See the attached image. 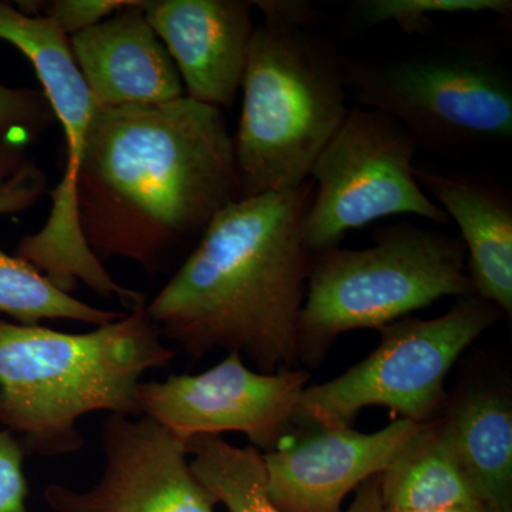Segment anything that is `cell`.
Wrapping results in <instances>:
<instances>
[{
    "instance_id": "cell-21",
    "label": "cell",
    "mask_w": 512,
    "mask_h": 512,
    "mask_svg": "<svg viewBox=\"0 0 512 512\" xmlns=\"http://www.w3.org/2000/svg\"><path fill=\"white\" fill-rule=\"evenodd\" d=\"M55 121L45 94L0 84V140L33 143Z\"/></svg>"
},
{
    "instance_id": "cell-4",
    "label": "cell",
    "mask_w": 512,
    "mask_h": 512,
    "mask_svg": "<svg viewBox=\"0 0 512 512\" xmlns=\"http://www.w3.org/2000/svg\"><path fill=\"white\" fill-rule=\"evenodd\" d=\"M241 89L238 200L301 187L348 114L345 56L318 26L264 18Z\"/></svg>"
},
{
    "instance_id": "cell-24",
    "label": "cell",
    "mask_w": 512,
    "mask_h": 512,
    "mask_svg": "<svg viewBox=\"0 0 512 512\" xmlns=\"http://www.w3.org/2000/svg\"><path fill=\"white\" fill-rule=\"evenodd\" d=\"M252 6L261 10L264 18L281 20L299 26H319L318 9L302 0H256Z\"/></svg>"
},
{
    "instance_id": "cell-14",
    "label": "cell",
    "mask_w": 512,
    "mask_h": 512,
    "mask_svg": "<svg viewBox=\"0 0 512 512\" xmlns=\"http://www.w3.org/2000/svg\"><path fill=\"white\" fill-rule=\"evenodd\" d=\"M96 107L157 106L185 96L180 73L141 8L128 5L69 37Z\"/></svg>"
},
{
    "instance_id": "cell-26",
    "label": "cell",
    "mask_w": 512,
    "mask_h": 512,
    "mask_svg": "<svg viewBox=\"0 0 512 512\" xmlns=\"http://www.w3.org/2000/svg\"><path fill=\"white\" fill-rule=\"evenodd\" d=\"M377 512H491L484 507L483 504L477 505H467V507H454L447 508V510H437V511H399V510H390V508H380Z\"/></svg>"
},
{
    "instance_id": "cell-6",
    "label": "cell",
    "mask_w": 512,
    "mask_h": 512,
    "mask_svg": "<svg viewBox=\"0 0 512 512\" xmlns=\"http://www.w3.org/2000/svg\"><path fill=\"white\" fill-rule=\"evenodd\" d=\"M345 84L360 106L394 117L424 150L451 154L512 138L510 66L484 40H450L399 56H345Z\"/></svg>"
},
{
    "instance_id": "cell-11",
    "label": "cell",
    "mask_w": 512,
    "mask_h": 512,
    "mask_svg": "<svg viewBox=\"0 0 512 512\" xmlns=\"http://www.w3.org/2000/svg\"><path fill=\"white\" fill-rule=\"evenodd\" d=\"M103 468L89 490L47 485L53 512H215L192 473L184 441L148 417L110 414L101 429Z\"/></svg>"
},
{
    "instance_id": "cell-17",
    "label": "cell",
    "mask_w": 512,
    "mask_h": 512,
    "mask_svg": "<svg viewBox=\"0 0 512 512\" xmlns=\"http://www.w3.org/2000/svg\"><path fill=\"white\" fill-rule=\"evenodd\" d=\"M47 192V178L33 161L0 180V217L28 210ZM0 313L26 326L46 319H67L101 326L123 318L126 312L94 308L60 291L45 275L16 255L0 249Z\"/></svg>"
},
{
    "instance_id": "cell-15",
    "label": "cell",
    "mask_w": 512,
    "mask_h": 512,
    "mask_svg": "<svg viewBox=\"0 0 512 512\" xmlns=\"http://www.w3.org/2000/svg\"><path fill=\"white\" fill-rule=\"evenodd\" d=\"M421 188L458 225L474 295L512 315V197L503 185L414 165Z\"/></svg>"
},
{
    "instance_id": "cell-13",
    "label": "cell",
    "mask_w": 512,
    "mask_h": 512,
    "mask_svg": "<svg viewBox=\"0 0 512 512\" xmlns=\"http://www.w3.org/2000/svg\"><path fill=\"white\" fill-rule=\"evenodd\" d=\"M185 96L217 109L237 100L256 26L248 0H141Z\"/></svg>"
},
{
    "instance_id": "cell-12",
    "label": "cell",
    "mask_w": 512,
    "mask_h": 512,
    "mask_svg": "<svg viewBox=\"0 0 512 512\" xmlns=\"http://www.w3.org/2000/svg\"><path fill=\"white\" fill-rule=\"evenodd\" d=\"M426 424L399 419L370 434L301 427L262 454L266 494L282 512H342L346 495L383 474Z\"/></svg>"
},
{
    "instance_id": "cell-23",
    "label": "cell",
    "mask_w": 512,
    "mask_h": 512,
    "mask_svg": "<svg viewBox=\"0 0 512 512\" xmlns=\"http://www.w3.org/2000/svg\"><path fill=\"white\" fill-rule=\"evenodd\" d=\"M25 456L18 437L0 426V512H29Z\"/></svg>"
},
{
    "instance_id": "cell-1",
    "label": "cell",
    "mask_w": 512,
    "mask_h": 512,
    "mask_svg": "<svg viewBox=\"0 0 512 512\" xmlns=\"http://www.w3.org/2000/svg\"><path fill=\"white\" fill-rule=\"evenodd\" d=\"M238 197L234 136L221 109L184 96L94 110L76 205L101 264L119 256L163 274Z\"/></svg>"
},
{
    "instance_id": "cell-10",
    "label": "cell",
    "mask_w": 512,
    "mask_h": 512,
    "mask_svg": "<svg viewBox=\"0 0 512 512\" xmlns=\"http://www.w3.org/2000/svg\"><path fill=\"white\" fill-rule=\"evenodd\" d=\"M308 380L303 370L268 375L249 369L238 352H229L200 375L140 383L136 402L140 416L157 421L184 443L235 431L269 453L291 431Z\"/></svg>"
},
{
    "instance_id": "cell-5",
    "label": "cell",
    "mask_w": 512,
    "mask_h": 512,
    "mask_svg": "<svg viewBox=\"0 0 512 512\" xmlns=\"http://www.w3.org/2000/svg\"><path fill=\"white\" fill-rule=\"evenodd\" d=\"M370 248L311 254L298 322L299 362L318 365L342 333L379 329L447 296L470 298L460 238L410 224L377 229Z\"/></svg>"
},
{
    "instance_id": "cell-3",
    "label": "cell",
    "mask_w": 512,
    "mask_h": 512,
    "mask_svg": "<svg viewBox=\"0 0 512 512\" xmlns=\"http://www.w3.org/2000/svg\"><path fill=\"white\" fill-rule=\"evenodd\" d=\"M174 357L146 306L86 333L0 320V426L18 434L26 454L76 453L80 417H140L141 377Z\"/></svg>"
},
{
    "instance_id": "cell-18",
    "label": "cell",
    "mask_w": 512,
    "mask_h": 512,
    "mask_svg": "<svg viewBox=\"0 0 512 512\" xmlns=\"http://www.w3.org/2000/svg\"><path fill=\"white\" fill-rule=\"evenodd\" d=\"M379 478L380 503L390 510L437 511L481 504L440 419L429 421Z\"/></svg>"
},
{
    "instance_id": "cell-2",
    "label": "cell",
    "mask_w": 512,
    "mask_h": 512,
    "mask_svg": "<svg viewBox=\"0 0 512 512\" xmlns=\"http://www.w3.org/2000/svg\"><path fill=\"white\" fill-rule=\"evenodd\" d=\"M313 194L309 178L295 190L225 207L146 303L161 336L194 360L228 349L268 375L298 365V322L311 264L303 224Z\"/></svg>"
},
{
    "instance_id": "cell-8",
    "label": "cell",
    "mask_w": 512,
    "mask_h": 512,
    "mask_svg": "<svg viewBox=\"0 0 512 512\" xmlns=\"http://www.w3.org/2000/svg\"><path fill=\"white\" fill-rule=\"evenodd\" d=\"M0 40L15 46L35 69L43 94L60 121L64 140V171L55 190L45 227L20 239L16 256L70 293L83 282L103 298L119 299L127 311L146 305L143 293L120 285L93 255L77 221L76 185L87 128L96 104L70 52L69 39L40 16L0 2Z\"/></svg>"
},
{
    "instance_id": "cell-22",
    "label": "cell",
    "mask_w": 512,
    "mask_h": 512,
    "mask_svg": "<svg viewBox=\"0 0 512 512\" xmlns=\"http://www.w3.org/2000/svg\"><path fill=\"white\" fill-rule=\"evenodd\" d=\"M130 0H50V2H18L16 8L30 16L49 20L69 39L93 28L128 5Z\"/></svg>"
},
{
    "instance_id": "cell-19",
    "label": "cell",
    "mask_w": 512,
    "mask_h": 512,
    "mask_svg": "<svg viewBox=\"0 0 512 512\" xmlns=\"http://www.w3.org/2000/svg\"><path fill=\"white\" fill-rule=\"evenodd\" d=\"M192 473L214 504L229 512H282L266 494L264 457L258 448L235 447L221 436H195L185 443ZM380 476L366 481L346 512H377Z\"/></svg>"
},
{
    "instance_id": "cell-16",
    "label": "cell",
    "mask_w": 512,
    "mask_h": 512,
    "mask_svg": "<svg viewBox=\"0 0 512 512\" xmlns=\"http://www.w3.org/2000/svg\"><path fill=\"white\" fill-rule=\"evenodd\" d=\"M440 423L478 501L491 512H512V407L508 397L495 390H473L457 397Z\"/></svg>"
},
{
    "instance_id": "cell-7",
    "label": "cell",
    "mask_w": 512,
    "mask_h": 512,
    "mask_svg": "<svg viewBox=\"0 0 512 512\" xmlns=\"http://www.w3.org/2000/svg\"><path fill=\"white\" fill-rule=\"evenodd\" d=\"M500 309L478 296L440 318L406 316L379 328V346L329 382L306 386L293 423L350 427L366 407H387L414 423L434 420L446 400V377L458 357L498 319Z\"/></svg>"
},
{
    "instance_id": "cell-20",
    "label": "cell",
    "mask_w": 512,
    "mask_h": 512,
    "mask_svg": "<svg viewBox=\"0 0 512 512\" xmlns=\"http://www.w3.org/2000/svg\"><path fill=\"white\" fill-rule=\"evenodd\" d=\"M511 12V0H356L350 5V16L360 29L394 22L407 35H427L441 15L493 13L510 19Z\"/></svg>"
},
{
    "instance_id": "cell-25",
    "label": "cell",
    "mask_w": 512,
    "mask_h": 512,
    "mask_svg": "<svg viewBox=\"0 0 512 512\" xmlns=\"http://www.w3.org/2000/svg\"><path fill=\"white\" fill-rule=\"evenodd\" d=\"M28 146L15 143V141L0 140V180L8 177L20 165L28 161L26 158Z\"/></svg>"
},
{
    "instance_id": "cell-9",
    "label": "cell",
    "mask_w": 512,
    "mask_h": 512,
    "mask_svg": "<svg viewBox=\"0 0 512 512\" xmlns=\"http://www.w3.org/2000/svg\"><path fill=\"white\" fill-rule=\"evenodd\" d=\"M416 141L394 117L359 106L349 109L313 165L315 194L303 244L311 254L340 247L352 229L382 218L412 214L450 221L416 180Z\"/></svg>"
}]
</instances>
